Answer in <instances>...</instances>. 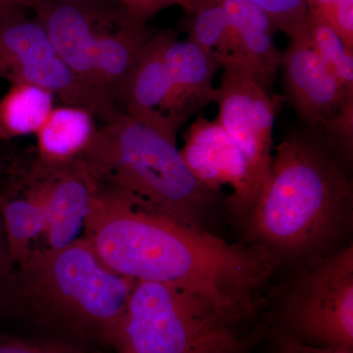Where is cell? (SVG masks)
I'll list each match as a JSON object with an SVG mask.
<instances>
[{
    "label": "cell",
    "instance_id": "cell-1",
    "mask_svg": "<svg viewBox=\"0 0 353 353\" xmlns=\"http://www.w3.org/2000/svg\"><path fill=\"white\" fill-rule=\"evenodd\" d=\"M83 236L109 270L185 290L236 328L256 314L278 263L263 246L229 243L103 185Z\"/></svg>",
    "mask_w": 353,
    "mask_h": 353
},
{
    "label": "cell",
    "instance_id": "cell-2",
    "mask_svg": "<svg viewBox=\"0 0 353 353\" xmlns=\"http://www.w3.org/2000/svg\"><path fill=\"white\" fill-rule=\"evenodd\" d=\"M341 155L317 128L284 139L245 220L248 243L263 246L278 259L305 256L333 241L352 214V185Z\"/></svg>",
    "mask_w": 353,
    "mask_h": 353
},
{
    "label": "cell",
    "instance_id": "cell-3",
    "mask_svg": "<svg viewBox=\"0 0 353 353\" xmlns=\"http://www.w3.org/2000/svg\"><path fill=\"white\" fill-rule=\"evenodd\" d=\"M136 281L109 270L85 236L32 250L15 264L0 312L53 333L115 347Z\"/></svg>",
    "mask_w": 353,
    "mask_h": 353
},
{
    "label": "cell",
    "instance_id": "cell-4",
    "mask_svg": "<svg viewBox=\"0 0 353 353\" xmlns=\"http://www.w3.org/2000/svg\"><path fill=\"white\" fill-rule=\"evenodd\" d=\"M81 157L99 185L183 225L209 231L220 194L190 172L174 134L122 113L97 127Z\"/></svg>",
    "mask_w": 353,
    "mask_h": 353
},
{
    "label": "cell",
    "instance_id": "cell-5",
    "mask_svg": "<svg viewBox=\"0 0 353 353\" xmlns=\"http://www.w3.org/2000/svg\"><path fill=\"white\" fill-rule=\"evenodd\" d=\"M114 348L118 353H248V343L190 292L136 281Z\"/></svg>",
    "mask_w": 353,
    "mask_h": 353
},
{
    "label": "cell",
    "instance_id": "cell-6",
    "mask_svg": "<svg viewBox=\"0 0 353 353\" xmlns=\"http://www.w3.org/2000/svg\"><path fill=\"white\" fill-rule=\"evenodd\" d=\"M281 330L318 347L353 348V248L319 257L285 294Z\"/></svg>",
    "mask_w": 353,
    "mask_h": 353
},
{
    "label": "cell",
    "instance_id": "cell-7",
    "mask_svg": "<svg viewBox=\"0 0 353 353\" xmlns=\"http://www.w3.org/2000/svg\"><path fill=\"white\" fill-rule=\"evenodd\" d=\"M290 39L281 67L290 102L307 126L322 130L341 154L348 157L352 150L353 95L343 90L311 48L306 28Z\"/></svg>",
    "mask_w": 353,
    "mask_h": 353
},
{
    "label": "cell",
    "instance_id": "cell-8",
    "mask_svg": "<svg viewBox=\"0 0 353 353\" xmlns=\"http://www.w3.org/2000/svg\"><path fill=\"white\" fill-rule=\"evenodd\" d=\"M30 10L57 57L110 112L119 116L122 112L104 94L95 62L99 34L122 15L117 0H32Z\"/></svg>",
    "mask_w": 353,
    "mask_h": 353
},
{
    "label": "cell",
    "instance_id": "cell-9",
    "mask_svg": "<svg viewBox=\"0 0 353 353\" xmlns=\"http://www.w3.org/2000/svg\"><path fill=\"white\" fill-rule=\"evenodd\" d=\"M283 101L250 77L223 70L216 119L243 153L261 190L270 174L274 121Z\"/></svg>",
    "mask_w": 353,
    "mask_h": 353
},
{
    "label": "cell",
    "instance_id": "cell-10",
    "mask_svg": "<svg viewBox=\"0 0 353 353\" xmlns=\"http://www.w3.org/2000/svg\"><path fill=\"white\" fill-rule=\"evenodd\" d=\"M180 150L190 172L208 189L220 194L226 185L231 188V196L226 199L230 212L248 219L261 189L243 153L218 120L197 118Z\"/></svg>",
    "mask_w": 353,
    "mask_h": 353
},
{
    "label": "cell",
    "instance_id": "cell-11",
    "mask_svg": "<svg viewBox=\"0 0 353 353\" xmlns=\"http://www.w3.org/2000/svg\"><path fill=\"white\" fill-rule=\"evenodd\" d=\"M43 199L48 226L46 248H61L80 238L99 183L82 157L48 163L34 153L29 164L13 163Z\"/></svg>",
    "mask_w": 353,
    "mask_h": 353
},
{
    "label": "cell",
    "instance_id": "cell-12",
    "mask_svg": "<svg viewBox=\"0 0 353 353\" xmlns=\"http://www.w3.org/2000/svg\"><path fill=\"white\" fill-rule=\"evenodd\" d=\"M166 62L170 90L163 114L178 132L194 114L216 102L217 87L213 80L222 67L214 53L189 39L179 41L175 34L167 46Z\"/></svg>",
    "mask_w": 353,
    "mask_h": 353
},
{
    "label": "cell",
    "instance_id": "cell-13",
    "mask_svg": "<svg viewBox=\"0 0 353 353\" xmlns=\"http://www.w3.org/2000/svg\"><path fill=\"white\" fill-rule=\"evenodd\" d=\"M173 34L157 30L143 46L121 90L119 108L134 119L176 136L163 114L170 90L166 50Z\"/></svg>",
    "mask_w": 353,
    "mask_h": 353
},
{
    "label": "cell",
    "instance_id": "cell-14",
    "mask_svg": "<svg viewBox=\"0 0 353 353\" xmlns=\"http://www.w3.org/2000/svg\"><path fill=\"white\" fill-rule=\"evenodd\" d=\"M217 1L226 10L240 43L238 63L227 70L250 77L271 92L282 61V52L274 41L277 32L271 20L250 0Z\"/></svg>",
    "mask_w": 353,
    "mask_h": 353
},
{
    "label": "cell",
    "instance_id": "cell-15",
    "mask_svg": "<svg viewBox=\"0 0 353 353\" xmlns=\"http://www.w3.org/2000/svg\"><path fill=\"white\" fill-rule=\"evenodd\" d=\"M155 31L148 24H131L122 14L97 39L95 62L99 82L104 94L118 110L121 111L119 97L123 85Z\"/></svg>",
    "mask_w": 353,
    "mask_h": 353
},
{
    "label": "cell",
    "instance_id": "cell-16",
    "mask_svg": "<svg viewBox=\"0 0 353 353\" xmlns=\"http://www.w3.org/2000/svg\"><path fill=\"white\" fill-rule=\"evenodd\" d=\"M11 183L0 192V217L15 264L31 250L32 243L44 234L48 213L43 199L31 183L13 167Z\"/></svg>",
    "mask_w": 353,
    "mask_h": 353
},
{
    "label": "cell",
    "instance_id": "cell-17",
    "mask_svg": "<svg viewBox=\"0 0 353 353\" xmlns=\"http://www.w3.org/2000/svg\"><path fill=\"white\" fill-rule=\"evenodd\" d=\"M7 82L11 85L29 83L43 88L53 97H57L64 105L88 111L101 124L119 117L110 112L57 55L23 65Z\"/></svg>",
    "mask_w": 353,
    "mask_h": 353
},
{
    "label": "cell",
    "instance_id": "cell-18",
    "mask_svg": "<svg viewBox=\"0 0 353 353\" xmlns=\"http://www.w3.org/2000/svg\"><path fill=\"white\" fill-rule=\"evenodd\" d=\"M97 129L94 118L83 109L53 108L37 132V154L48 163H66L80 157Z\"/></svg>",
    "mask_w": 353,
    "mask_h": 353
},
{
    "label": "cell",
    "instance_id": "cell-19",
    "mask_svg": "<svg viewBox=\"0 0 353 353\" xmlns=\"http://www.w3.org/2000/svg\"><path fill=\"white\" fill-rule=\"evenodd\" d=\"M57 55L43 28L26 10L0 16V79L23 65Z\"/></svg>",
    "mask_w": 353,
    "mask_h": 353
},
{
    "label": "cell",
    "instance_id": "cell-20",
    "mask_svg": "<svg viewBox=\"0 0 353 353\" xmlns=\"http://www.w3.org/2000/svg\"><path fill=\"white\" fill-rule=\"evenodd\" d=\"M187 15L188 39L214 53L222 70L234 68L240 57V43L224 7L217 0H201Z\"/></svg>",
    "mask_w": 353,
    "mask_h": 353
},
{
    "label": "cell",
    "instance_id": "cell-21",
    "mask_svg": "<svg viewBox=\"0 0 353 353\" xmlns=\"http://www.w3.org/2000/svg\"><path fill=\"white\" fill-rule=\"evenodd\" d=\"M11 85L0 102V137L8 139L37 134L54 108V97L29 83Z\"/></svg>",
    "mask_w": 353,
    "mask_h": 353
},
{
    "label": "cell",
    "instance_id": "cell-22",
    "mask_svg": "<svg viewBox=\"0 0 353 353\" xmlns=\"http://www.w3.org/2000/svg\"><path fill=\"white\" fill-rule=\"evenodd\" d=\"M306 36L343 90L353 95V50H348L328 23L315 14L308 13Z\"/></svg>",
    "mask_w": 353,
    "mask_h": 353
},
{
    "label": "cell",
    "instance_id": "cell-23",
    "mask_svg": "<svg viewBox=\"0 0 353 353\" xmlns=\"http://www.w3.org/2000/svg\"><path fill=\"white\" fill-rule=\"evenodd\" d=\"M271 20L276 32L292 37L303 32L308 18L306 0H250Z\"/></svg>",
    "mask_w": 353,
    "mask_h": 353
},
{
    "label": "cell",
    "instance_id": "cell-24",
    "mask_svg": "<svg viewBox=\"0 0 353 353\" xmlns=\"http://www.w3.org/2000/svg\"><path fill=\"white\" fill-rule=\"evenodd\" d=\"M308 13L328 23L343 43L353 50V0H306Z\"/></svg>",
    "mask_w": 353,
    "mask_h": 353
},
{
    "label": "cell",
    "instance_id": "cell-25",
    "mask_svg": "<svg viewBox=\"0 0 353 353\" xmlns=\"http://www.w3.org/2000/svg\"><path fill=\"white\" fill-rule=\"evenodd\" d=\"M0 353H83L69 345L0 336Z\"/></svg>",
    "mask_w": 353,
    "mask_h": 353
},
{
    "label": "cell",
    "instance_id": "cell-26",
    "mask_svg": "<svg viewBox=\"0 0 353 353\" xmlns=\"http://www.w3.org/2000/svg\"><path fill=\"white\" fill-rule=\"evenodd\" d=\"M123 16L134 25H145L153 16L170 7L169 0H117Z\"/></svg>",
    "mask_w": 353,
    "mask_h": 353
},
{
    "label": "cell",
    "instance_id": "cell-27",
    "mask_svg": "<svg viewBox=\"0 0 353 353\" xmlns=\"http://www.w3.org/2000/svg\"><path fill=\"white\" fill-rule=\"evenodd\" d=\"M271 353H353V348L318 347L281 333Z\"/></svg>",
    "mask_w": 353,
    "mask_h": 353
},
{
    "label": "cell",
    "instance_id": "cell-28",
    "mask_svg": "<svg viewBox=\"0 0 353 353\" xmlns=\"http://www.w3.org/2000/svg\"><path fill=\"white\" fill-rule=\"evenodd\" d=\"M14 267H15V262L9 250L3 225L0 217V294L3 292L9 279L12 275Z\"/></svg>",
    "mask_w": 353,
    "mask_h": 353
},
{
    "label": "cell",
    "instance_id": "cell-29",
    "mask_svg": "<svg viewBox=\"0 0 353 353\" xmlns=\"http://www.w3.org/2000/svg\"><path fill=\"white\" fill-rule=\"evenodd\" d=\"M32 0H0V16L15 11L27 10L31 7Z\"/></svg>",
    "mask_w": 353,
    "mask_h": 353
},
{
    "label": "cell",
    "instance_id": "cell-30",
    "mask_svg": "<svg viewBox=\"0 0 353 353\" xmlns=\"http://www.w3.org/2000/svg\"><path fill=\"white\" fill-rule=\"evenodd\" d=\"M172 6L182 7L187 14L192 13L196 8L197 4L201 0H169Z\"/></svg>",
    "mask_w": 353,
    "mask_h": 353
}]
</instances>
